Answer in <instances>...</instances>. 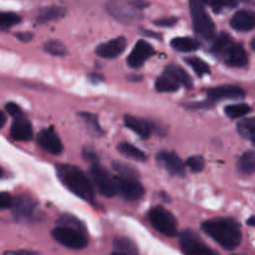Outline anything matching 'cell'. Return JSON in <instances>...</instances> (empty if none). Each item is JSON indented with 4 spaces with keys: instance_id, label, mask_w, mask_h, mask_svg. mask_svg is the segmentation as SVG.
<instances>
[{
    "instance_id": "obj_1",
    "label": "cell",
    "mask_w": 255,
    "mask_h": 255,
    "mask_svg": "<svg viewBox=\"0 0 255 255\" xmlns=\"http://www.w3.org/2000/svg\"><path fill=\"white\" fill-rule=\"evenodd\" d=\"M202 229L227 251H234L242 242L241 226L232 218L211 219L202 224Z\"/></svg>"
},
{
    "instance_id": "obj_2",
    "label": "cell",
    "mask_w": 255,
    "mask_h": 255,
    "mask_svg": "<svg viewBox=\"0 0 255 255\" xmlns=\"http://www.w3.org/2000/svg\"><path fill=\"white\" fill-rule=\"evenodd\" d=\"M57 177L69 191L89 203H94L95 191L92 182L81 169L70 164H59Z\"/></svg>"
},
{
    "instance_id": "obj_3",
    "label": "cell",
    "mask_w": 255,
    "mask_h": 255,
    "mask_svg": "<svg viewBox=\"0 0 255 255\" xmlns=\"http://www.w3.org/2000/svg\"><path fill=\"white\" fill-rule=\"evenodd\" d=\"M189 4H191L192 21L196 34L206 41L213 40L216 35V26L213 20L209 17L204 4L197 0H189Z\"/></svg>"
},
{
    "instance_id": "obj_4",
    "label": "cell",
    "mask_w": 255,
    "mask_h": 255,
    "mask_svg": "<svg viewBox=\"0 0 255 255\" xmlns=\"http://www.w3.org/2000/svg\"><path fill=\"white\" fill-rule=\"evenodd\" d=\"M51 236L57 243L72 251H81L86 248L89 241H87L86 232L79 231V229L71 228V227L59 226L51 232Z\"/></svg>"
},
{
    "instance_id": "obj_5",
    "label": "cell",
    "mask_w": 255,
    "mask_h": 255,
    "mask_svg": "<svg viewBox=\"0 0 255 255\" xmlns=\"http://www.w3.org/2000/svg\"><path fill=\"white\" fill-rule=\"evenodd\" d=\"M148 219L152 227L166 237H174L178 233L177 221L171 212L163 207H154L148 212Z\"/></svg>"
},
{
    "instance_id": "obj_6",
    "label": "cell",
    "mask_w": 255,
    "mask_h": 255,
    "mask_svg": "<svg viewBox=\"0 0 255 255\" xmlns=\"http://www.w3.org/2000/svg\"><path fill=\"white\" fill-rule=\"evenodd\" d=\"M90 178L92 183L96 186L100 193L102 196L111 198L117 194V182L116 178H112L111 174L104 168V167L97 164H91L90 167Z\"/></svg>"
},
{
    "instance_id": "obj_7",
    "label": "cell",
    "mask_w": 255,
    "mask_h": 255,
    "mask_svg": "<svg viewBox=\"0 0 255 255\" xmlns=\"http://www.w3.org/2000/svg\"><path fill=\"white\" fill-rule=\"evenodd\" d=\"M107 10L119 21L132 24L141 19L139 10L132 5L131 0H109Z\"/></svg>"
},
{
    "instance_id": "obj_8",
    "label": "cell",
    "mask_w": 255,
    "mask_h": 255,
    "mask_svg": "<svg viewBox=\"0 0 255 255\" xmlns=\"http://www.w3.org/2000/svg\"><path fill=\"white\" fill-rule=\"evenodd\" d=\"M179 246L186 255H219L192 231H184L181 234Z\"/></svg>"
},
{
    "instance_id": "obj_9",
    "label": "cell",
    "mask_w": 255,
    "mask_h": 255,
    "mask_svg": "<svg viewBox=\"0 0 255 255\" xmlns=\"http://www.w3.org/2000/svg\"><path fill=\"white\" fill-rule=\"evenodd\" d=\"M117 193L129 202L138 201L144 194V188L136 177H117Z\"/></svg>"
},
{
    "instance_id": "obj_10",
    "label": "cell",
    "mask_w": 255,
    "mask_h": 255,
    "mask_svg": "<svg viewBox=\"0 0 255 255\" xmlns=\"http://www.w3.org/2000/svg\"><path fill=\"white\" fill-rule=\"evenodd\" d=\"M157 163L173 176L182 177L186 173V166L178 154L172 151H159L156 156Z\"/></svg>"
},
{
    "instance_id": "obj_11",
    "label": "cell",
    "mask_w": 255,
    "mask_h": 255,
    "mask_svg": "<svg viewBox=\"0 0 255 255\" xmlns=\"http://www.w3.org/2000/svg\"><path fill=\"white\" fill-rule=\"evenodd\" d=\"M37 143H39V146L44 151L55 154V156L61 153L62 149H64L61 139H60V137L57 136L55 129L51 128V127L39 132V134H37Z\"/></svg>"
},
{
    "instance_id": "obj_12",
    "label": "cell",
    "mask_w": 255,
    "mask_h": 255,
    "mask_svg": "<svg viewBox=\"0 0 255 255\" xmlns=\"http://www.w3.org/2000/svg\"><path fill=\"white\" fill-rule=\"evenodd\" d=\"M154 54V50L146 40H138L137 44L134 45L133 50L127 57V64L133 69L141 67L152 55Z\"/></svg>"
},
{
    "instance_id": "obj_13",
    "label": "cell",
    "mask_w": 255,
    "mask_h": 255,
    "mask_svg": "<svg viewBox=\"0 0 255 255\" xmlns=\"http://www.w3.org/2000/svg\"><path fill=\"white\" fill-rule=\"evenodd\" d=\"M207 96L211 101H223V100H239L246 96L243 89L234 85H223L209 89L207 91Z\"/></svg>"
},
{
    "instance_id": "obj_14",
    "label": "cell",
    "mask_w": 255,
    "mask_h": 255,
    "mask_svg": "<svg viewBox=\"0 0 255 255\" xmlns=\"http://www.w3.org/2000/svg\"><path fill=\"white\" fill-rule=\"evenodd\" d=\"M127 40L124 36H119L110 41L104 42L96 47V54L104 59H115L126 50Z\"/></svg>"
},
{
    "instance_id": "obj_15",
    "label": "cell",
    "mask_w": 255,
    "mask_h": 255,
    "mask_svg": "<svg viewBox=\"0 0 255 255\" xmlns=\"http://www.w3.org/2000/svg\"><path fill=\"white\" fill-rule=\"evenodd\" d=\"M36 202L27 196H17L14 199L12 212L17 219H30L36 212Z\"/></svg>"
},
{
    "instance_id": "obj_16",
    "label": "cell",
    "mask_w": 255,
    "mask_h": 255,
    "mask_svg": "<svg viewBox=\"0 0 255 255\" xmlns=\"http://www.w3.org/2000/svg\"><path fill=\"white\" fill-rule=\"evenodd\" d=\"M228 66L231 67H243L248 64V52L246 51L241 44L234 42L221 57Z\"/></svg>"
},
{
    "instance_id": "obj_17",
    "label": "cell",
    "mask_w": 255,
    "mask_h": 255,
    "mask_svg": "<svg viewBox=\"0 0 255 255\" xmlns=\"http://www.w3.org/2000/svg\"><path fill=\"white\" fill-rule=\"evenodd\" d=\"M231 26L236 31L247 32L255 29V11L253 10H239L233 15L231 20Z\"/></svg>"
},
{
    "instance_id": "obj_18",
    "label": "cell",
    "mask_w": 255,
    "mask_h": 255,
    "mask_svg": "<svg viewBox=\"0 0 255 255\" xmlns=\"http://www.w3.org/2000/svg\"><path fill=\"white\" fill-rule=\"evenodd\" d=\"M32 126L26 119H15L10 127V136L16 141H30L32 138Z\"/></svg>"
},
{
    "instance_id": "obj_19",
    "label": "cell",
    "mask_w": 255,
    "mask_h": 255,
    "mask_svg": "<svg viewBox=\"0 0 255 255\" xmlns=\"http://www.w3.org/2000/svg\"><path fill=\"white\" fill-rule=\"evenodd\" d=\"M125 125H126L127 128L138 134L141 138H148L149 134L152 133V129H153L151 122L146 121V120L137 119L134 116H129V115L125 116Z\"/></svg>"
},
{
    "instance_id": "obj_20",
    "label": "cell",
    "mask_w": 255,
    "mask_h": 255,
    "mask_svg": "<svg viewBox=\"0 0 255 255\" xmlns=\"http://www.w3.org/2000/svg\"><path fill=\"white\" fill-rule=\"evenodd\" d=\"M164 75H168L169 77L174 79L179 85L187 87V89H192V86H193L191 76L187 74L186 70L177 66V65H168V66H166V69H164Z\"/></svg>"
},
{
    "instance_id": "obj_21",
    "label": "cell",
    "mask_w": 255,
    "mask_h": 255,
    "mask_svg": "<svg viewBox=\"0 0 255 255\" xmlns=\"http://www.w3.org/2000/svg\"><path fill=\"white\" fill-rule=\"evenodd\" d=\"M234 42L236 41L232 39L231 35L227 34V32H222V34H219L218 36L214 39L211 51L213 52L218 59H221V57L224 55V52H226L227 50L234 44Z\"/></svg>"
},
{
    "instance_id": "obj_22",
    "label": "cell",
    "mask_w": 255,
    "mask_h": 255,
    "mask_svg": "<svg viewBox=\"0 0 255 255\" xmlns=\"http://www.w3.org/2000/svg\"><path fill=\"white\" fill-rule=\"evenodd\" d=\"M171 46L173 47L176 51L179 52H192L199 49V41L193 39V37L188 36H181L174 37L171 41Z\"/></svg>"
},
{
    "instance_id": "obj_23",
    "label": "cell",
    "mask_w": 255,
    "mask_h": 255,
    "mask_svg": "<svg viewBox=\"0 0 255 255\" xmlns=\"http://www.w3.org/2000/svg\"><path fill=\"white\" fill-rule=\"evenodd\" d=\"M66 10L64 7L60 6H46L42 7L37 11L36 14V20L37 22H47L52 21V20L61 19L65 15Z\"/></svg>"
},
{
    "instance_id": "obj_24",
    "label": "cell",
    "mask_w": 255,
    "mask_h": 255,
    "mask_svg": "<svg viewBox=\"0 0 255 255\" xmlns=\"http://www.w3.org/2000/svg\"><path fill=\"white\" fill-rule=\"evenodd\" d=\"M117 148H119V151L121 152L124 156H126L127 158L133 159V161L144 162L147 159L144 152H142L141 149H138L136 146L128 143V142H121V143H119Z\"/></svg>"
},
{
    "instance_id": "obj_25",
    "label": "cell",
    "mask_w": 255,
    "mask_h": 255,
    "mask_svg": "<svg viewBox=\"0 0 255 255\" xmlns=\"http://www.w3.org/2000/svg\"><path fill=\"white\" fill-rule=\"evenodd\" d=\"M115 251L125 255H138V249L137 246L128 238L125 237H117L114 241Z\"/></svg>"
},
{
    "instance_id": "obj_26",
    "label": "cell",
    "mask_w": 255,
    "mask_h": 255,
    "mask_svg": "<svg viewBox=\"0 0 255 255\" xmlns=\"http://www.w3.org/2000/svg\"><path fill=\"white\" fill-rule=\"evenodd\" d=\"M237 129L243 138L251 139L253 142L255 139V117H248L239 121Z\"/></svg>"
},
{
    "instance_id": "obj_27",
    "label": "cell",
    "mask_w": 255,
    "mask_h": 255,
    "mask_svg": "<svg viewBox=\"0 0 255 255\" xmlns=\"http://www.w3.org/2000/svg\"><path fill=\"white\" fill-rule=\"evenodd\" d=\"M238 169L244 174H252L255 172V151H247L238 161Z\"/></svg>"
},
{
    "instance_id": "obj_28",
    "label": "cell",
    "mask_w": 255,
    "mask_h": 255,
    "mask_svg": "<svg viewBox=\"0 0 255 255\" xmlns=\"http://www.w3.org/2000/svg\"><path fill=\"white\" fill-rule=\"evenodd\" d=\"M179 89V84L168 75L158 77L156 81V90L158 92H174Z\"/></svg>"
},
{
    "instance_id": "obj_29",
    "label": "cell",
    "mask_w": 255,
    "mask_h": 255,
    "mask_svg": "<svg viewBox=\"0 0 255 255\" xmlns=\"http://www.w3.org/2000/svg\"><path fill=\"white\" fill-rule=\"evenodd\" d=\"M224 112L228 117L236 120L244 117L246 115H248L251 112V106L247 104H236V105H229L224 109Z\"/></svg>"
},
{
    "instance_id": "obj_30",
    "label": "cell",
    "mask_w": 255,
    "mask_h": 255,
    "mask_svg": "<svg viewBox=\"0 0 255 255\" xmlns=\"http://www.w3.org/2000/svg\"><path fill=\"white\" fill-rule=\"evenodd\" d=\"M79 116L84 120V122L86 124L87 128L90 129L91 133L96 134V136H100V134L104 133L99 121H97V117L95 115L90 114V112H81V114H79Z\"/></svg>"
},
{
    "instance_id": "obj_31",
    "label": "cell",
    "mask_w": 255,
    "mask_h": 255,
    "mask_svg": "<svg viewBox=\"0 0 255 255\" xmlns=\"http://www.w3.org/2000/svg\"><path fill=\"white\" fill-rule=\"evenodd\" d=\"M186 62L189 65V66L193 69V71L198 75L199 77L204 76V75L209 74L211 72V69H209L208 64L206 61H203L202 59L199 57H187Z\"/></svg>"
},
{
    "instance_id": "obj_32",
    "label": "cell",
    "mask_w": 255,
    "mask_h": 255,
    "mask_svg": "<svg viewBox=\"0 0 255 255\" xmlns=\"http://www.w3.org/2000/svg\"><path fill=\"white\" fill-rule=\"evenodd\" d=\"M44 50L54 56H64L66 55V47L59 40H47L44 44Z\"/></svg>"
},
{
    "instance_id": "obj_33",
    "label": "cell",
    "mask_w": 255,
    "mask_h": 255,
    "mask_svg": "<svg viewBox=\"0 0 255 255\" xmlns=\"http://www.w3.org/2000/svg\"><path fill=\"white\" fill-rule=\"evenodd\" d=\"M57 224L59 226H64V227H71V228L79 229V231L86 232V228H85V224L82 223L81 221L76 218L74 216H70V214H64V216L60 217L57 219Z\"/></svg>"
},
{
    "instance_id": "obj_34",
    "label": "cell",
    "mask_w": 255,
    "mask_h": 255,
    "mask_svg": "<svg viewBox=\"0 0 255 255\" xmlns=\"http://www.w3.org/2000/svg\"><path fill=\"white\" fill-rule=\"evenodd\" d=\"M112 168L116 172V177H136L138 178V173L134 168H132L131 166L126 163H122V162H114L112 163Z\"/></svg>"
},
{
    "instance_id": "obj_35",
    "label": "cell",
    "mask_w": 255,
    "mask_h": 255,
    "mask_svg": "<svg viewBox=\"0 0 255 255\" xmlns=\"http://www.w3.org/2000/svg\"><path fill=\"white\" fill-rule=\"evenodd\" d=\"M20 21H21V17L17 14H15V12L5 11L1 12V15H0V27H1L2 30L10 29V27H12L14 25L19 24Z\"/></svg>"
},
{
    "instance_id": "obj_36",
    "label": "cell",
    "mask_w": 255,
    "mask_h": 255,
    "mask_svg": "<svg viewBox=\"0 0 255 255\" xmlns=\"http://www.w3.org/2000/svg\"><path fill=\"white\" fill-rule=\"evenodd\" d=\"M187 167L194 173L202 172L204 168V158L202 156H192L187 161Z\"/></svg>"
},
{
    "instance_id": "obj_37",
    "label": "cell",
    "mask_w": 255,
    "mask_h": 255,
    "mask_svg": "<svg viewBox=\"0 0 255 255\" xmlns=\"http://www.w3.org/2000/svg\"><path fill=\"white\" fill-rule=\"evenodd\" d=\"M238 5V0H213L211 7L214 12H221L226 7H236Z\"/></svg>"
},
{
    "instance_id": "obj_38",
    "label": "cell",
    "mask_w": 255,
    "mask_h": 255,
    "mask_svg": "<svg viewBox=\"0 0 255 255\" xmlns=\"http://www.w3.org/2000/svg\"><path fill=\"white\" fill-rule=\"evenodd\" d=\"M5 111H6L10 116L14 117V119L24 117V112H22V110L20 109L16 104H14V102H7V104L5 105Z\"/></svg>"
},
{
    "instance_id": "obj_39",
    "label": "cell",
    "mask_w": 255,
    "mask_h": 255,
    "mask_svg": "<svg viewBox=\"0 0 255 255\" xmlns=\"http://www.w3.org/2000/svg\"><path fill=\"white\" fill-rule=\"evenodd\" d=\"M82 156H84V158L89 162L90 166H91V164L99 163V157H97V153L94 151V149L90 148V147L84 148V151H82Z\"/></svg>"
},
{
    "instance_id": "obj_40",
    "label": "cell",
    "mask_w": 255,
    "mask_h": 255,
    "mask_svg": "<svg viewBox=\"0 0 255 255\" xmlns=\"http://www.w3.org/2000/svg\"><path fill=\"white\" fill-rule=\"evenodd\" d=\"M12 204H14V199L10 197V194L2 192V193L0 194V208L10 209L12 208Z\"/></svg>"
},
{
    "instance_id": "obj_41",
    "label": "cell",
    "mask_w": 255,
    "mask_h": 255,
    "mask_svg": "<svg viewBox=\"0 0 255 255\" xmlns=\"http://www.w3.org/2000/svg\"><path fill=\"white\" fill-rule=\"evenodd\" d=\"M177 21H178V19H177V17H162V19L154 20L153 24L157 25V26L169 27V26H173V25H176Z\"/></svg>"
},
{
    "instance_id": "obj_42",
    "label": "cell",
    "mask_w": 255,
    "mask_h": 255,
    "mask_svg": "<svg viewBox=\"0 0 255 255\" xmlns=\"http://www.w3.org/2000/svg\"><path fill=\"white\" fill-rule=\"evenodd\" d=\"M132 5H133L136 9L138 10H142V9H146V7H148V2L147 1H143V0H131Z\"/></svg>"
},
{
    "instance_id": "obj_43",
    "label": "cell",
    "mask_w": 255,
    "mask_h": 255,
    "mask_svg": "<svg viewBox=\"0 0 255 255\" xmlns=\"http://www.w3.org/2000/svg\"><path fill=\"white\" fill-rule=\"evenodd\" d=\"M16 37L20 41L27 42L32 39V34H30V32H19V34H16Z\"/></svg>"
},
{
    "instance_id": "obj_44",
    "label": "cell",
    "mask_w": 255,
    "mask_h": 255,
    "mask_svg": "<svg viewBox=\"0 0 255 255\" xmlns=\"http://www.w3.org/2000/svg\"><path fill=\"white\" fill-rule=\"evenodd\" d=\"M5 255H35L31 252H25V251H20V252H7L5 253Z\"/></svg>"
},
{
    "instance_id": "obj_45",
    "label": "cell",
    "mask_w": 255,
    "mask_h": 255,
    "mask_svg": "<svg viewBox=\"0 0 255 255\" xmlns=\"http://www.w3.org/2000/svg\"><path fill=\"white\" fill-rule=\"evenodd\" d=\"M90 80H91L92 82H100L102 79H101V76H99V75L92 74V75H90Z\"/></svg>"
},
{
    "instance_id": "obj_46",
    "label": "cell",
    "mask_w": 255,
    "mask_h": 255,
    "mask_svg": "<svg viewBox=\"0 0 255 255\" xmlns=\"http://www.w3.org/2000/svg\"><path fill=\"white\" fill-rule=\"evenodd\" d=\"M247 223H248L249 226L254 227V228H255V216L254 217H251V218L248 219V222H247Z\"/></svg>"
},
{
    "instance_id": "obj_47",
    "label": "cell",
    "mask_w": 255,
    "mask_h": 255,
    "mask_svg": "<svg viewBox=\"0 0 255 255\" xmlns=\"http://www.w3.org/2000/svg\"><path fill=\"white\" fill-rule=\"evenodd\" d=\"M144 34L146 35H148V36H154L157 39V37H159V35L158 34H154V32H152V31H143Z\"/></svg>"
},
{
    "instance_id": "obj_48",
    "label": "cell",
    "mask_w": 255,
    "mask_h": 255,
    "mask_svg": "<svg viewBox=\"0 0 255 255\" xmlns=\"http://www.w3.org/2000/svg\"><path fill=\"white\" fill-rule=\"evenodd\" d=\"M197 1H201L204 5H211L213 2V0H197Z\"/></svg>"
},
{
    "instance_id": "obj_49",
    "label": "cell",
    "mask_w": 255,
    "mask_h": 255,
    "mask_svg": "<svg viewBox=\"0 0 255 255\" xmlns=\"http://www.w3.org/2000/svg\"><path fill=\"white\" fill-rule=\"evenodd\" d=\"M252 47H253V50L255 51V37L253 40H252Z\"/></svg>"
},
{
    "instance_id": "obj_50",
    "label": "cell",
    "mask_w": 255,
    "mask_h": 255,
    "mask_svg": "<svg viewBox=\"0 0 255 255\" xmlns=\"http://www.w3.org/2000/svg\"><path fill=\"white\" fill-rule=\"evenodd\" d=\"M111 255H125V254H122V253H119V252H115V253H112Z\"/></svg>"
},
{
    "instance_id": "obj_51",
    "label": "cell",
    "mask_w": 255,
    "mask_h": 255,
    "mask_svg": "<svg viewBox=\"0 0 255 255\" xmlns=\"http://www.w3.org/2000/svg\"><path fill=\"white\" fill-rule=\"evenodd\" d=\"M242 1H244V2H249V1H251V0H242Z\"/></svg>"
},
{
    "instance_id": "obj_52",
    "label": "cell",
    "mask_w": 255,
    "mask_h": 255,
    "mask_svg": "<svg viewBox=\"0 0 255 255\" xmlns=\"http://www.w3.org/2000/svg\"><path fill=\"white\" fill-rule=\"evenodd\" d=\"M253 143H254V146H255V139H254V141H253Z\"/></svg>"
}]
</instances>
